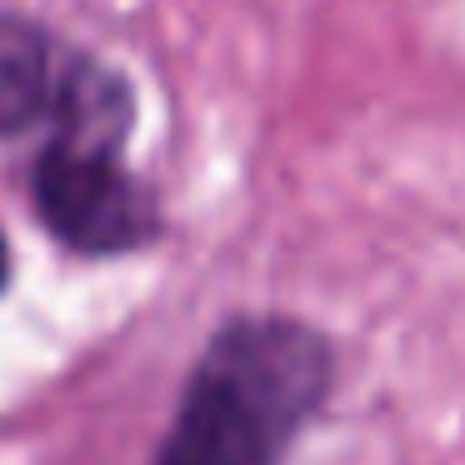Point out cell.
Instances as JSON below:
<instances>
[{
	"instance_id": "cell-1",
	"label": "cell",
	"mask_w": 465,
	"mask_h": 465,
	"mask_svg": "<svg viewBox=\"0 0 465 465\" xmlns=\"http://www.w3.org/2000/svg\"><path fill=\"white\" fill-rule=\"evenodd\" d=\"M335 375L331 341L291 315H241L205 345L155 465H281Z\"/></svg>"
},
{
	"instance_id": "cell-2",
	"label": "cell",
	"mask_w": 465,
	"mask_h": 465,
	"mask_svg": "<svg viewBox=\"0 0 465 465\" xmlns=\"http://www.w3.org/2000/svg\"><path fill=\"white\" fill-rule=\"evenodd\" d=\"M35 205L51 231L85 255L141 251L161 231L155 195L125 171L121 145L51 141L35 171Z\"/></svg>"
},
{
	"instance_id": "cell-3",
	"label": "cell",
	"mask_w": 465,
	"mask_h": 465,
	"mask_svg": "<svg viewBox=\"0 0 465 465\" xmlns=\"http://www.w3.org/2000/svg\"><path fill=\"white\" fill-rule=\"evenodd\" d=\"M65 75V71H61ZM51 71V45L25 25H0V131H21L61 95Z\"/></svg>"
},
{
	"instance_id": "cell-4",
	"label": "cell",
	"mask_w": 465,
	"mask_h": 465,
	"mask_svg": "<svg viewBox=\"0 0 465 465\" xmlns=\"http://www.w3.org/2000/svg\"><path fill=\"white\" fill-rule=\"evenodd\" d=\"M0 281H5V245H0Z\"/></svg>"
}]
</instances>
